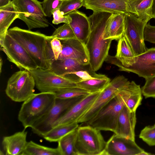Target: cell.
Segmentation results:
<instances>
[{
    "instance_id": "836d02e7",
    "label": "cell",
    "mask_w": 155,
    "mask_h": 155,
    "mask_svg": "<svg viewBox=\"0 0 155 155\" xmlns=\"http://www.w3.org/2000/svg\"><path fill=\"white\" fill-rule=\"evenodd\" d=\"M140 138L150 146H155V125L145 127L141 131Z\"/></svg>"
},
{
    "instance_id": "d6a6232c",
    "label": "cell",
    "mask_w": 155,
    "mask_h": 155,
    "mask_svg": "<svg viewBox=\"0 0 155 155\" xmlns=\"http://www.w3.org/2000/svg\"><path fill=\"white\" fill-rule=\"evenodd\" d=\"M84 0H63L59 8L63 15H66L83 6Z\"/></svg>"
},
{
    "instance_id": "b9f144b4",
    "label": "cell",
    "mask_w": 155,
    "mask_h": 155,
    "mask_svg": "<svg viewBox=\"0 0 155 155\" xmlns=\"http://www.w3.org/2000/svg\"><path fill=\"white\" fill-rule=\"evenodd\" d=\"M153 155L152 153L145 151L144 150L140 153L138 155Z\"/></svg>"
},
{
    "instance_id": "9c48e42d",
    "label": "cell",
    "mask_w": 155,
    "mask_h": 155,
    "mask_svg": "<svg viewBox=\"0 0 155 155\" xmlns=\"http://www.w3.org/2000/svg\"><path fill=\"white\" fill-rule=\"evenodd\" d=\"M148 21L139 18L131 13H124V36L135 56L143 53L148 49L144 43L143 33Z\"/></svg>"
},
{
    "instance_id": "7bdbcfd3",
    "label": "cell",
    "mask_w": 155,
    "mask_h": 155,
    "mask_svg": "<svg viewBox=\"0 0 155 155\" xmlns=\"http://www.w3.org/2000/svg\"><path fill=\"white\" fill-rule=\"evenodd\" d=\"M3 65V61L1 57H0V72L1 74L2 72V67Z\"/></svg>"
},
{
    "instance_id": "e0dca14e",
    "label": "cell",
    "mask_w": 155,
    "mask_h": 155,
    "mask_svg": "<svg viewBox=\"0 0 155 155\" xmlns=\"http://www.w3.org/2000/svg\"><path fill=\"white\" fill-rule=\"evenodd\" d=\"M136 111L131 112L124 104L119 116L114 133L117 135L135 140L136 123Z\"/></svg>"
},
{
    "instance_id": "ee69618b",
    "label": "cell",
    "mask_w": 155,
    "mask_h": 155,
    "mask_svg": "<svg viewBox=\"0 0 155 155\" xmlns=\"http://www.w3.org/2000/svg\"></svg>"
},
{
    "instance_id": "f6af8a7d",
    "label": "cell",
    "mask_w": 155,
    "mask_h": 155,
    "mask_svg": "<svg viewBox=\"0 0 155 155\" xmlns=\"http://www.w3.org/2000/svg\"><path fill=\"white\" fill-rule=\"evenodd\" d=\"M154 125H155V124H154Z\"/></svg>"
},
{
    "instance_id": "f35d334b",
    "label": "cell",
    "mask_w": 155,
    "mask_h": 155,
    "mask_svg": "<svg viewBox=\"0 0 155 155\" xmlns=\"http://www.w3.org/2000/svg\"><path fill=\"white\" fill-rule=\"evenodd\" d=\"M51 44L55 60H57L62 51V44L59 39L55 38L51 40Z\"/></svg>"
},
{
    "instance_id": "7a4b0ae2",
    "label": "cell",
    "mask_w": 155,
    "mask_h": 155,
    "mask_svg": "<svg viewBox=\"0 0 155 155\" xmlns=\"http://www.w3.org/2000/svg\"><path fill=\"white\" fill-rule=\"evenodd\" d=\"M112 14L93 12L88 17L90 31L85 45L89 56V65L94 71L99 70L108 56L112 40L104 39V36L108 21Z\"/></svg>"
},
{
    "instance_id": "9a60e30c",
    "label": "cell",
    "mask_w": 155,
    "mask_h": 155,
    "mask_svg": "<svg viewBox=\"0 0 155 155\" xmlns=\"http://www.w3.org/2000/svg\"><path fill=\"white\" fill-rule=\"evenodd\" d=\"M100 92L90 94L72 106L56 121L53 127L77 121L91 107Z\"/></svg>"
},
{
    "instance_id": "d6986e66",
    "label": "cell",
    "mask_w": 155,
    "mask_h": 155,
    "mask_svg": "<svg viewBox=\"0 0 155 155\" xmlns=\"http://www.w3.org/2000/svg\"><path fill=\"white\" fill-rule=\"evenodd\" d=\"M27 132L24 129L8 136H5L2 140V146L6 155H22L26 148Z\"/></svg>"
},
{
    "instance_id": "603a6c76",
    "label": "cell",
    "mask_w": 155,
    "mask_h": 155,
    "mask_svg": "<svg viewBox=\"0 0 155 155\" xmlns=\"http://www.w3.org/2000/svg\"><path fill=\"white\" fill-rule=\"evenodd\" d=\"M50 70L57 75L63 76L72 72L92 70L89 64L83 65L74 59L66 58L55 60L52 63Z\"/></svg>"
},
{
    "instance_id": "8d00e7d4",
    "label": "cell",
    "mask_w": 155,
    "mask_h": 155,
    "mask_svg": "<svg viewBox=\"0 0 155 155\" xmlns=\"http://www.w3.org/2000/svg\"><path fill=\"white\" fill-rule=\"evenodd\" d=\"M53 24L58 25L61 23H69L71 18L68 15H63L60 11L59 8H57L53 12Z\"/></svg>"
},
{
    "instance_id": "4fadbf2b",
    "label": "cell",
    "mask_w": 155,
    "mask_h": 155,
    "mask_svg": "<svg viewBox=\"0 0 155 155\" xmlns=\"http://www.w3.org/2000/svg\"><path fill=\"white\" fill-rule=\"evenodd\" d=\"M114 65L119 71L132 72L145 79L153 77L155 75V48H148L143 53L135 56L126 66L117 63Z\"/></svg>"
},
{
    "instance_id": "ffe728a7",
    "label": "cell",
    "mask_w": 155,
    "mask_h": 155,
    "mask_svg": "<svg viewBox=\"0 0 155 155\" xmlns=\"http://www.w3.org/2000/svg\"><path fill=\"white\" fill-rule=\"evenodd\" d=\"M71 18L69 23L76 38L85 44L89 35L90 23L85 14L78 10L67 14Z\"/></svg>"
},
{
    "instance_id": "f546056e",
    "label": "cell",
    "mask_w": 155,
    "mask_h": 155,
    "mask_svg": "<svg viewBox=\"0 0 155 155\" xmlns=\"http://www.w3.org/2000/svg\"><path fill=\"white\" fill-rule=\"evenodd\" d=\"M54 93L56 98L63 99L85 96L91 94L87 91L78 87L65 88Z\"/></svg>"
},
{
    "instance_id": "5b68a950",
    "label": "cell",
    "mask_w": 155,
    "mask_h": 155,
    "mask_svg": "<svg viewBox=\"0 0 155 155\" xmlns=\"http://www.w3.org/2000/svg\"><path fill=\"white\" fill-rule=\"evenodd\" d=\"M124 105L118 93L93 117L82 123V125H88L100 131L114 133L120 113Z\"/></svg>"
},
{
    "instance_id": "d590c367",
    "label": "cell",
    "mask_w": 155,
    "mask_h": 155,
    "mask_svg": "<svg viewBox=\"0 0 155 155\" xmlns=\"http://www.w3.org/2000/svg\"><path fill=\"white\" fill-rule=\"evenodd\" d=\"M62 1L43 0L41 3L43 11L46 16L51 17L52 15L53 12L56 9L59 8Z\"/></svg>"
},
{
    "instance_id": "8fae6325",
    "label": "cell",
    "mask_w": 155,
    "mask_h": 155,
    "mask_svg": "<svg viewBox=\"0 0 155 155\" xmlns=\"http://www.w3.org/2000/svg\"><path fill=\"white\" fill-rule=\"evenodd\" d=\"M0 49L6 54L8 61L20 70L29 71L38 67L29 53L19 43L7 33Z\"/></svg>"
},
{
    "instance_id": "83f0119b",
    "label": "cell",
    "mask_w": 155,
    "mask_h": 155,
    "mask_svg": "<svg viewBox=\"0 0 155 155\" xmlns=\"http://www.w3.org/2000/svg\"><path fill=\"white\" fill-rule=\"evenodd\" d=\"M77 128L63 137L58 142V147L61 155H77L75 142Z\"/></svg>"
},
{
    "instance_id": "484cf974",
    "label": "cell",
    "mask_w": 155,
    "mask_h": 155,
    "mask_svg": "<svg viewBox=\"0 0 155 155\" xmlns=\"http://www.w3.org/2000/svg\"><path fill=\"white\" fill-rule=\"evenodd\" d=\"M111 80L104 74L97 78L76 83L77 87L91 94L101 92L108 85Z\"/></svg>"
},
{
    "instance_id": "8992f818",
    "label": "cell",
    "mask_w": 155,
    "mask_h": 155,
    "mask_svg": "<svg viewBox=\"0 0 155 155\" xmlns=\"http://www.w3.org/2000/svg\"><path fill=\"white\" fill-rule=\"evenodd\" d=\"M34 78L28 71L20 70L8 79L5 90L6 95L12 101L24 102L34 94Z\"/></svg>"
},
{
    "instance_id": "f1b7e54d",
    "label": "cell",
    "mask_w": 155,
    "mask_h": 155,
    "mask_svg": "<svg viewBox=\"0 0 155 155\" xmlns=\"http://www.w3.org/2000/svg\"><path fill=\"white\" fill-rule=\"evenodd\" d=\"M22 155H61L59 150L38 144L32 141L28 142Z\"/></svg>"
},
{
    "instance_id": "1f68e13d",
    "label": "cell",
    "mask_w": 155,
    "mask_h": 155,
    "mask_svg": "<svg viewBox=\"0 0 155 155\" xmlns=\"http://www.w3.org/2000/svg\"><path fill=\"white\" fill-rule=\"evenodd\" d=\"M51 36L59 40L77 39L69 23H64L56 28Z\"/></svg>"
},
{
    "instance_id": "ab89813d",
    "label": "cell",
    "mask_w": 155,
    "mask_h": 155,
    "mask_svg": "<svg viewBox=\"0 0 155 155\" xmlns=\"http://www.w3.org/2000/svg\"><path fill=\"white\" fill-rule=\"evenodd\" d=\"M12 0H0V8L5 6L12 2Z\"/></svg>"
},
{
    "instance_id": "2e32d148",
    "label": "cell",
    "mask_w": 155,
    "mask_h": 155,
    "mask_svg": "<svg viewBox=\"0 0 155 155\" xmlns=\"http://www.w3.org/2000/svg\"><path fill=\"white\" fill-rule=\"evenodd\" d=\"M59 40L62 49L58 59L71 58L82 65L89 64V54L85 43L77 39Z\"/></svg>"
},
{
    "instance_id": "cb8c5ba5",
    "label": "cell",
    "mask_w": 155,
    "mask_h": 155,
    "mask_svg": "<svg viewBox=\"0 0 155 155\" xmlns=\"http://www.w3.org/2000/svg\"><path fill=\"white\" fill-rule=\"evenodd\" d=\"M18 13L12 2L9 4L0 8V44L3 43L8 28L16 19Z\"/></svg>"
},
{
    "instance_id": "52a82bcc",
    "label": "cell",
    "mask_w": 155,
    "mask_h": 155,
    "mask_svg": "<svg viewBox=\"0 0 155 155\" xmlns=\"http://www.w3.org/2000/svg\"><path fill=\"white\" fill-rule=\"evenodd\" d=\"M12 2L18 13V18L25 23L28 30L48 27L49 22L41 2L38 0H12Z\"/></svg>"
},
{
    "instance_id": "ac0fdd59",
    "label": "cell",
    "mask_w": 155,
    "mask_h": 155,
    "mask_svg": "<svg viewBox=\"0 0 155 155\" xmlns=\"http://www.w3.org/2000/svg\"><path fill=\"white\" fill-rule=\"evenodd\" d=\"M129 0H84L83 6L93 12H107L112 14L128 12Z\"/></svg>"
},
{
    "instance_id": "30bf717a",
    "label": "cell",
    "mask_w": 155,
    "mask_h": 155,
    "mask_svg": "<svg viewBox=\"0 0 155 155\" xmlns=\"http://www.w3.org/2000/svg\"><path fill=\"white\" fill-rule=\"evenodd\" d=\"M29 71L34 78L36 87L40 92L55 93L65 88L77 87L75 82L50 70L38 68Z\"/></svg>"
},
{
    "instance_id": "3957f363",
    "label": "cell",
    "mask_w": 155,
    "mask_h": 155,
    "mask_svg": "<svg viewBox=\"0 0 155 155\" xmlns=\"http://www.w3.org/2000/svg\"><path fill=\"white\" fill-rule=\"evenodd\" d=\"M56 98L54 92H41L34 93L23 102L18 114V119L24 129L31 127L44 115L53 105Z\"/></svg>"
},
{
    "instance_id": "6da1fadb",
    "label": "cell",
    "mask_w": 155,
    "mask_h": 155,
    "mask_svg": "<svg viewBox=\"0 0 155 155\" xmlns=\"http://www.w3.org/2000/svg\"><path fill=\"white\" fill-rule=\"evenodd\" d=\"M7 34L25 49L38 68L50 69L55 60L51 44L52 36L18 27L8 29Z\"/></svg>"
},
{
    "instance_id": "ba28073f",
    "label": "cell",
    "mask_w": 155,
    "mask_h": 155,
    "mask_svg": "<svg viewBox=\"0 0 155 155\" xmlns=\"http://www.w3.org/2000/svg\"><path fill=\"white\" fill-rule=\"evenodd\" d=\"M84 97L66 99L56 98L49 111L31 127L32 131L43 137L53 128L54 123L69 108Z\"/></svg>"
},
{
    "instance_id": "e575fe53",
    "label": "cell",
    "mask_w": 155,
    "mask_h": 155,
    "mask_svg": "<svg viewBox=\"0 0 155 155\" xmlns=\"http://www.w3.org/2000/svg\"><path fill=\"white\" fill-rule=\"evenodd\" d=\"M145 79V83L141 88L145 98H155V75Z\"/></svg>"
},
{
    "instance_id": "4316f807",
    "label": "cell",
    "mask_w": 155,
    "mask_h": 155,
    "mask_svg": "<svg viewBox=\"0 0 155 155\" xmlns=\"http://www.w3.org/2000/svg\"><path fill=\"white\" fill-rule=\"evenodd\" d=\"M78 126V123L77 121L58 125L54 127L43 137L50 142H58L62 137L77 129Z\"/></svg>"
},
{
    "instance_id": "4dcf8cb0",
    "label": "cell",
    "mask_w": 155,
    "mask_h": 155,
    "mask_svg": "<svg viewBox=\"0 0 155 155\" xmlns=\"http://www.w3.org/2000/svg\"><path fill=\"white\" fill-rule=\"evenodd\" d=\"M100 74L92 70H81L69 73L63 77L76 83L97 78Z\"/></svg>"
},
{
    "instance_id": "7402d4cb",
    "label": "cell",
    "mask_w": 155,
    "mask_h": 155,
    "mask_svg": "<svg viewBox=\"0 0 155 155\" xmlns=\"http://www.w3.org/2000/svg\"><path fill=\"white\" fill-rule=\"evenodd\" d=\"M124 14H112L106 27L104 38L118 40L124 35Z\"/></svg>"
},
{
    "instance_id": "60d3db41",
    "label": "cell",
    "mask_w": 155,
    "mask_h": 155,
    "mask_svg": "<svg viewBox=\"0 0 155 155\" xmlns=\"http://www.w3.org/2000/svg\"><path fill=\"white\" fill-rule=\"evenodd\" d=\"M152 18H155V0H153L152 6Z\"/></svg>"
},
{
    "instance_id": "7c38bea8",
    "label": "cell",
    "mask_w": 155,
    "mask_h": 155,
    "mask_svg": "<svg viewBox=\"0 0 155 155\" xmlns=\"http://www.w3.org/2000/svg\"><path fill=\"white\" fill-rule=\"evenodd\" d=\"M129 81L123 75L116 77L101 92L89 110L78 120L77 122L83 123L93 117L105 105L118 94L121 88Z\"/></svg>"
},
{
    "instance_id": "44dd1931",
    "label": "cell",
    "mask_w": 155,
    "mask_h": 155,
    "mask_svg": "<svg viewBox=\"0 0 155 155\" xmlns=\"http://www.w3.org/2000/svg\"><path fill=\"white\" fill-rule=\"evenodd\" d=\"M124 104L131 112L136 111L141 105L142 99L141 88L140 85L132 81H129L120 91Z\"/></svg>"
},
{
    "instance_id": "74e56055",
    "label": "cell",
    "mask_w": 155,
    "mask_h": 155,
    "mask_svg": "<svg viewBox=\"0 0 155 155\" xmlns=\"http://www.w3.org/2000/svg\"><path fill=\"white\" fill-rule=\"evenodd\" d=\"M143 37L144 41L155 44V26L147 23L144 28Z\"/></svg>"
},
{
    "instance_id": "5bb4252c",
    "label": "cell",
    "mask_w": 155,
    "mask_h": 155,
    "mask_svg": "<svg viewBox=\"0 0 155 155\" xmlns=\"http://www.w3.org/2000/svg\"><path fill=\"white\" fill-rule=\"evenodd\" d=\"M143 150L135 140L119 136L114 133L107 142L102 155H138Z\"/></svg>"
},
{
    "instance_id": "277c9868",
    "label": "cell",
    "mask_w": 155,
    "mask_h": 155,
    "mask_svg": "<svg viewBox=\"0 0 155 155\" xmlns=\"http://www.w3.org/2000/svg\"><path fill=\"white\" fill-rule=\"evenodd\" d=\"M106 143L100 130L88 125L78 127L75 142L77 155H102Z\"/></svg>"
},
{
    "instance_id": "d4e9b609",
    "label": "cell",
    "mask_w": 155,
    "mask_h": 155,
    "mask_svg": "<svg viewBox=\"0 0 155 155\" xmlns=\"http://www.w3.org/2000/svg\"><path fill=\"white\" fill-rule=\"evenodd\" d=\"M153 0H129L128 12L132 13L139 18L149 21L152 18Z\"/></svg>"
}]
</instances>
